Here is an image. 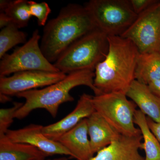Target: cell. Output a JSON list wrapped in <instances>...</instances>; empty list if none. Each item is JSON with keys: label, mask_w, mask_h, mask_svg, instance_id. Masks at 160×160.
Segmentation results:
<instances>
[{"label": "cell", "mask_w": 160, "mask_h": 160, "mask_svg": "<svg viewBox=\"0 0 160 160\" xmlns=\"http://www.w3.org/2000/svg\"><path fill=\"white\" fill-rule=\"evenodd\" d=\"M109 48L106 58L94 70V86L102 93L126 94L135 80V71L139 54L130 40L121 36L108 37Z\"/></svg>", "instance_id": "1"}, {"label": "cell", "mask_w": 160, "mask_h": 160, "mask_svg": "<svg viewBox=\"0 0 160 160\" xmlns=\"http://www.w3.org/2000/svg\"><path fill=\"white\" fill-rule=\"evenodd\" d=\"M96 28L85 6L69 4L44 26L41 50L50 62L54 63L72 43Z\"/></svg>", "instance_id": "2"}, {"label": "cell", "mask_w": 160, "mask_h": 160, "mask_svg": "<svg viewBox=\"0 0 160 160\" xmlns=\"http://www.w3.org/2000/svg\"><path fill=\"white\" fill-rule=\"evenodd\" d=\"M94 71L79 70L67 74L63 79L42 89L19 93L16 96L25 99V102L16 112L15 118L22 119L32 110L38 109H46L52 117L56 118L62 104L74 101L70 92L77 86H88L95 96L101 94L94 86Z\"/></svg>", "instance_id": "3"}, {"label": "cell", "mask_w": 160, "mask_h": 160, "mask_svg": "<svg viewBox=\"0 0 160 160\" xmlns=\"http://www.w3.org/2000/svg\"><path fill=\"white\" fill-rule=\"evenodd\" d=\"M108 36L97 28L77 40L53 65L65 74L79 70L94 71L109 51Z\"/></svg>", "instance_id": "4"}, {"label": "cell", "mask_w": 160, "mask_h": 160, "mask_svg": "<svg viewBox=\"0 0 160 160\" xmlns=\"http://www.w3.org/2000/svg\"><path fill=\"white\" fill-rule=\"evenodd\" d=\"M84 6L97 28L108 37L121 36L138 16L129 0H91Z\"/></svg>", "instance_id": "5"}, {"label": "cell", "mask_w": 160, "mask_h": 160, "mask_svg": "<svg viewBox=\"0 0 160 160\" xmlns=\"http://www.w3.org/2000/svg\"><path fill=\"white\" fill-rule=\"evenodd\" d=\"M125 93L110 92L93 97L95 111L121 135L135 137L141 131L134 122L136 105Z\"/></svg>", "instance_id": "6"}, {"label": "cell", "mask_w": 160, "mask_h": 160, "mask_svg": "<svg viewBox=\"0 0 160 160\" xmlns=\"http://www.w3.org/2000/svg\"><path fill=\"white\" fill-rule=\"evenodd\" d=\"M40 39L38 30L36 29L23 46L16 49L11 54L3 56L0 62V77L32 70L60 72L45 57L39 45Z\"/></svg>", "instance_id": "7"}, {"label": "cell", "mask_w": 160, "mask_h": 160, "mask_svg": "<svg viewBox=\"0 0 160 160\" xmlns=\"http://www.w3.org/2000/svg\"><path fill=\"white\" fill-rule=\"evenodd\" d=\"M121 37L130 40L139 53L160 52V1L139 14Z\"/></svg>", "instance_id": "8"}, {"label": "cell", "mask_w": 160, "mask_h": 160, "mask_svg": "<svg viewBox=\"0 0 160 160\" xmlns=\"http://www.w3.org/2000/svg\"><path fill=\"white\" fill-rule=\"evenodd\" d=\"M66 75L61 72L32 70L16 72L10 77H0V93L9 96H16L23 92L58 82Z\"/></svg>", "instance_id": "9"}, {"label": "cell", "mask_w": 160, "mask_h": 160, "mask_svg": "<svg viewBox=\"0 0 160 160\" xmlns=\"http://www.w3.org/2000/svg\"><path fill=\"white\" fill-rule=\"evenodd\" d=\"M43 127L41 125L30 124L22 129H9L6 135L12 142L34 146L48 156L59 154L72 157L71 153L61 143L50 139L43 134Z\"/></svg>", "instance_id": "10"}, {"label": "cell", "mask_w": 160, "mask_h": 160, "mask_svg": "<svg viewBox=\"0 0 160 160\" xmlns=\"http://www.w3.org/2000/svg\"><path fill=\"white\" fill-rule=\"evenodd\" d=\"M93 97L87 93H83L73 111L58 122L43 126V134L50 139L58 142L62 136L95 112Z\"/></svg>", "instance_id": "11"}, {"label": "cell", "mask_w": 160, "mask_h": 160, "mask_svg": "<svg viewBox=\"0 0 160 160\" xmlns=\"http://www.w3.org/2000/svg\"><path fill=\"white\" fill-rule=\"evenodd\" d=\"M142 140V135L135 137L121 135L89 160H144L139 152Z\"/></svg>", "instance_id": "12"}, {"label": "cell", "mask_w": 160, "mask_h": 160, "mask_svg": "<svg viewBox=\"0 0 160 160\" xmlns=\"http://www.w3.org/2000/svg\"><path fill=\"white\" fill-rule=\"evenodd\" d=\"M58 142L77 160H89L94 156L88 134L87 118L62 136Z\"/></svg>", "instance_id": "13"}, {"label": "cell", "mask_w": 160, "mask_h": 160, "mask_svg": "<svg viewBox=\"0 0 160 160\" xmlns=\"http://www.w3.org/2000/svg\"><path fill=\"white\" fill-rule=\"evenodd\" d=\"M126 95L147 117L160 122V98L152 92L148 85L135 80Z\"/></svg>", "instance_id": "14"}, {"label": "cell", "mask_w": 160, "mask_h": 160, "mask_svg": "<svg viewBox=\"0 0 160 160\" xmlns=\"http://www.w3.org/2000/svg\"><path fill=\"white\" fill-rule=\"evenodd\" d=\"M87 123L90 144L94 154L109 146L121 136L97 112L87 118Z\"/></svg>", "instance_id": "15"}, {"label": "cell", "mask_w": 160, "mask_h": 160, "mask_svg": "<svg viewBox=\"0 0 160 160\" xmlns=\"http://www.w3.org/2000/svg\"><path fill=\"white\" fill-rule=\"evenodd\" d=\"M48 156L34 146L0 137V160H45Z\"/></svg>", "instance_id": "16"}, {"label": "cell", "mask_w": 160, "mask_h": 160, "mask_svg": "<svg viewBox=\"0 0 160 160\" xmlns=\"http://www.w3.org/2000/svg\"><path fill=\"white\" fill-rule=\"evenodd\" d=\"M134 78L135 80L147 85L160 80V52L139 53Z\"/></svg>", "instance_id": "17"}, {"label": "cell", "mask_w": 160, "mask_h": 160, "mask_svg": "<svg viewBox=\"0 0 160 160\" xmlns=\"http://www.w3.org/2000/svg\"><path fill=\"white\" fill-rule=\"evenodd\" d=\"M134 122L142 136V149L146 154L144 160H160V142L149 129L147 117L139 109L135 112Z\"/></svg>", "instance_id": "18"}, {"label": "cell", "mask_w": 160, "mask_h": 160, "mask_svg": "<svg viewBox=\"0 0 160 160\" xmlns=\"http://www.w3.org/2000/svg\"><path fill=\"white\" fill-rule=\"evenodd\" d=\"M4 12L9 18L10 22L19 29L27 26L32 17L29 1L26 0L10 1Z\"/></svg>", "instance_id": "19"}, {"label": "cell", "mask_w": 160, "mask_h": 160, "mask_svg": "<svg viewBox=\"0 0 160 160\" xmlns=\"http://www.w3.org/2000/svg\"><path fill=\"white\" fill-rule=\"evenodd\" d=\"M17 26L10 23L0 32V58L9 50L18 44L26 42V34L20 31Z\"/></svg>", "instance_id": "20"}, {"label": "cell", "mask_w": 160, "mask_h": 160, "mask_svg": "<svg viewBox=\"0 0 160 160\" xmlns=\"http://www.w3.org/2000/svg\"><path fill=\"white\" fill-rule=\"evenodd\" d=\"M24 103L14 102L13 106L9 108L0 109V137L5 135L8 131L9 126L15 118V115L18 110Z\"/></svg>", "instance_id": "21"}, {"label": "cell", "mask_w": 160, "mask_h": 160, "mask_svg": "<svg viewBox=\"0 0 160 160\" xmlns=\"http://www.w3.org/2000/svg\"><path fill=\"white\" fill-rule=\"evenodd\" d=\"M29 10L31 16L37 19L38 26H45L51 10L48 4L45 2L37 3L34 1H29Z\"/></svg>", "instance_id": "22"}, {"label": "cell", "mask_w": 160, "mask_h": 160, "mask_svg": "<svg viewBox=\"0 0 160 160\" xmlns=\"http://www.w3.org/2000/svg\"><path fill=\"white\" fill-rule=\"evenodd\" d=\"M158 0H129L130 5L135 13L138 15L145 11Z\"/></svg>", "instance_id": "23"}, {"label": "cell", "mask_w": 160, "mask_h": 160, "mask_svg": "<svg viewBox=\"0 0 160 160\" xmlns=\"http://www.w3.org/2000/svg\"><path fill=\"white\" fill-rule=\"evenodd\" d=\"M147 120L149 129L160 142V122H156L148 117Z\"/></svg>", "instance_id": "24"}, {"label": "cell", "mask_w": 160, "mask_h": 160, "mask_svg": "<svg viewBox=\"0 0 160 160\" xmlns=\"http://www.w3.org/2000/svg\"><path fill=\"white\" fill-rule=\"evenodd\" d=\"M148 86L152 92L160 98V80L150 83Z\"/></svg>", "instance_id": "25"}, {"label": "cell", "mask_w": 160, "mask_h": 160, "mask_svg": "<svg viewBox=\"0 0 160 160\" xmlns=\"http://www.w3.org/2000/svg\"><path fill=\"white\" fill-rule=\"evenodd\" d=\"M10 20L5 12H0V28L2 29L10 24Z\"/></svg>", "instance_id": "26"}, {"label": "cell", "mask_w": 160, "mask_h": 160, "mask_svg": "<svg viewBox=\"0 0 160 160\" xmlns=\"http://www.w3.org/2000/svg\"><path fill=\"white\" fill-rule=\"evenodd\" d=\"M10 1L6 0H1L0 1V12H4L7 9Z\"/></svg>", "instance_id": "27"}, {"label": "cell", "mask_w": 160, "mask_h": 160, "mask_svg": "<svg viewBox=\"0 0 160 160\" xmlns=\"http://www.w3.org/2000/svg\"><path fill=\"white\" fill-rule=\"evenodd\" d=\"M10 100L11 99L9 98V96L0 93V101L1 103H6V102H9Z\"/></svg>", "instance_id": "28"}, {"label": "cell", "mask_w": 160, "mask_h": 160, "mask_svg": "<svg viewBox=\"0 0 160 160\" xmlns=\"http://www.w3.org/2000/svg\"><path fill=\"white\" fill-rule=\"evenodd\" d=\"M50 160H69L67 158L65 157L58 158H55L54 159Z\"/></svg>", "instance_id": "29"}]
</instances>
